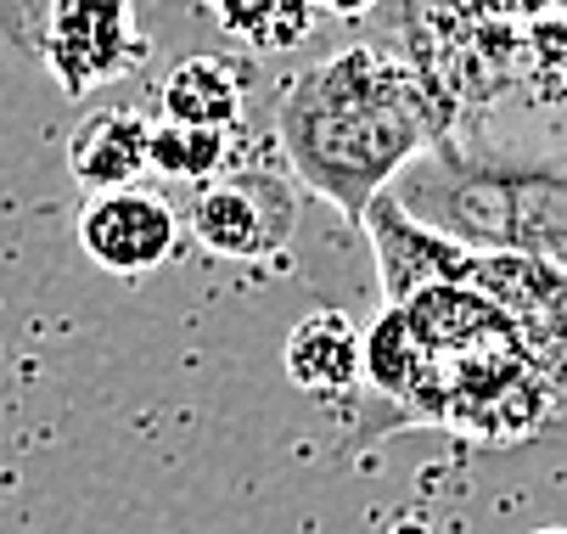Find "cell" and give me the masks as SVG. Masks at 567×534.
I'll return each instance as SVG.
<instances>
[{
  "label": "cell",
  "mask_w": 567,
  "mask_h": 534,
  "mask_svg": "<svg viewBox=\"0 0 567 534\" xmlns=\"http://www.w3.org/2000/svg\"><path fill=\"white\" fill-rule=\"evenodd\" d=\"M455 130V96L393 45H349L303 68L276 107V141L292 181L338 203L354 225L393 181L444 146Z\"/></svg>",
  "instance_id": "6da1fadb"
},
{
  "label": "cell",
  "mask_w": 567,
  "mask_h": 534,
  "mask_svg": "<svg viewBox=\"0 0 567 534\" xmlns=\"http://www.w3.org/2000/svg\"><path fill=\"white\" fill-rule=\"evenodd\" d=\"M388 197L466 254H517L567 276V158L450 135L404 170Z\"/></svg>",
  "instance_id": "7a4b0ae2"
},
{
  "label": "cell",
  "mask_w": 567,
  "mask_h": 534,
  "mask_svg": "<svg viewBox=\"0 0 567 534\" xmlns=\"http://www.w3.org/2000/svg\"><path fill=\"white\" fill-rule=\"evenodd\" d=\"M0 34L29 51L62 96H91L152 51L135 7L124 0H45V7H0Z\"/></svg>",
  "instance_id": "3957f363"
},
{
  "label": "cell",
  "mask_w": 567,
  "mask_h": 534,
  "mask_svg": "<svg viewBox=\"0 0 567 534\" xmlns=\"http://www.w3.org/2000/svg\"><path fill=\"white\" fill-rule=\"evenodd\" d=\"M186 232L230 265H270L298 232V181L276 170H225L192 192Z\"/></svg>",
  "instance_id": "277c9868"
},
{
  "label": "cell",
  "mask_w": 567,
  "mask_h": 534,
  "mask_svg": "<svg viewBox=\"0 0 567 534\" xmlns=\"http://www.w3.org/2000/svg\"><path fill=\"white\" fill-rule=\"evenodd\" d=\"M461 292L483 298L512 327L528 366L550 389V377L567 366V276L517 254H466Z\"/></svg>",
  "instance_id": "5b68a950"
},
{
  "label": "cell",
  "mask_w": 567,
  "mask_h": 534,
  "mask_svg": "<svg viewBox=\"0 0 567 534\" xmlns=\"http://www.w3.org/2000/svg\"><path fill=\"white\" fill-rule=\"evenodd\" d=\"M79 232V248H85V259L118 281H141L152 270H164L175 254H181V214L135 186V192H107V197H85V208H79L73 219Z\"/></svg>",
  "instance_id": "8992f818"
},
{
  "label": "cell",
  "mask_w": 567,
  "mask_h": 534,
  "mask_svg": "<svg viewBox=\"0 0 567 534\" xmlns=\"http://www.w3.org/2000/svg\"><path fill=\"white\" fill-rule=\"evenodd\" d=\"M360 225H365L371 254H377V276H382L388 310H399V304H411V298H422L433 287H461L466 248L433 237L427 225H416L393 197H377Z\"/></svg>",
  "instance_id": "52a82bcc"
},
{
  "label": "cell",
  "mask_w": 567,
  "mask_h": 534,
  "mask_svg": "<svg viewBox=\"0 0 567 534\" xmlns=\"http://www.w3.org/2000/svg\"><path fill=\"white\" fill-rule=\"evenodd\" d=\"M68 175L91 197L135 192L152 175V119L135 107H96L68 135Z\"/></svg>",
  "instance_id": "ba28073f"
},
{
  "label": "cell",
  "mask_w": 567,
  "mask_h": 534,
  "mask_svg": "<svg viewBox=\"0 0 567 534\" xmlns=\"http://www.w3.org/2000/svg\"><path fill=\"white\" fill-rule=\"evenodd\" d=\"M281 371L315 400H343L365 377V338L343 310H309L281 343Z\"/></svg>",
  "instance_id": "9c48e42d"
},
{
  "label": "cell",
  "mask_w": 567,
  "mask_h": 534,
  "mask_svg": "<svg viewBox=\"0 0 567 534\" xmlns=\"http://www.w3.org/2000/svg\"><path fill=\"white\" fill-rule=\"evenodd\" d=\"M241 102H248V68L236 57H186L181 68H169V80L157 85V113L164 124H186V130H236Z\"/></svg>",
  "instance_id": "30bf717a"
},
{
  "label": "cell",
  "mask_w": 567,
  "mask_h": 534,
  "mask_svg": "<svg viewBox=\"0 0 567 534\" xmlns=\"http://www.w3.org/2000/svg\"><path fill=\"white\" fill-rule=\"evenodd\" d=\"M365 383L404 422L416 417V400H422V383H427V343L404 310H382L377 327L365 332Z\"/></svg>",
  "instance_id": "8fae6325"
},
{
  "label": "cell",
  "mask_w": 567,
  "mask_h": 534,
  "mask_svg": "<svg viewBox=\"0 0 567 534\" xmlns=\"http://www.w3.org/2000/svg\"><path fill=\"white\" fill-rule=\"evenodd\" d=\"M225 152H230L225 130H186L164 119L152 124V175H164V181L208 186L214 175H225Z\"/></svg>",
  "instance_id": "7c38bea8"
},
{
  "label": "cell",
  "mask_w": 567,
  "mask_h": 534,
  "mask_svg": "<svg viewBox=\"0 0 567 534\" xmlns=\"http://www.w3.org/2000/svg\"><path fill=\"white\" fill-rule=\"evenodd\" d=\"M208 18L230 40L254 45V51H292V45H303V34L327 12L320 7H214Z\"/></svg>",
  "instance_id": "4fadbf2b"
},
{
  "label": "cell",
  "mask_w": 567,
  "mask_h": 534,
  "mask_svg": "<svg viewBox=\"0 0 567 534\" xmlns=\"http://www.w3.org/2000/svg\"><path fill=\"white\" fill-rule=\"evenodd\" d=\"M545 405H550V422L545 433H567V366L550 377V389H545Z\"/></svg>",
  "instance_id": "5bb4252c"
},
{
  "label": "cell",
  "mask_w": 567,
  "mask_h": 534,
  "mask_svg": "<svg viewBox=\"0 0 567 534\" xmlns=\"http://www.w3.org/2000/svg\"><path fill=\"white\" fill-rule=\"evenodd\" d=\"M528 534H567V528H528Z\"/></svg>",
  "instance_id": "9a60e30c"
}]
</instances>
